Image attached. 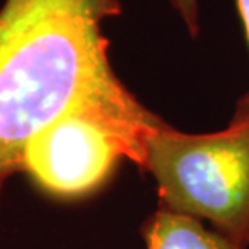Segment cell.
I'll use <instances>...</instances> for the list:
<instances>
[{
    "instance_id": "cell-1",
    "label": "cell",
    "mask_w": 249,
    "mask_h": 249,
    "mask_svg": "<svg viewBox=\"0 0 249 249\" xmlns=\"http://www.w3.org/2000/svg\"><path fill=\"white\" fill-rule=\"evenodd\" d=\"M122 0H5L0 8V189L28 142L113 74L102 24Z\"/></svg>"
},
{
    "instance_id": "cell-2",
    "label": "cell",
    "mask_w": 249,
    "mask_h": 249,
    "mask_svg": "<svg viewBox=\"0 0 249 249\" xmlns=\"http://www.w3.org/2000/svg\"><path fill=\"white\" fill-rule=\"evenodd\" d=\"M162 123L113 73L28 142L21 172L55 196H83L122 160L144 170L149 139Z\"/></svg>"
},
{
    "instance_id": "cell-3",
    "label": "cell",
    "mask_w": 249,
    "mask_h": 249,
    "mask_svg": "<svg viewBox=\"0 0 249 249\" xmlns=\"http://www.w3.org/2000/svg\"><path fill=\"white\" fill-rule=\"evenodd\" d=\"M144 170L157 181L160 207L211 220L249 245V92L220 131L185 133L163 122L149 139Z\"/></svg>"
},
{
    "instance_id": "cell-4",
    "label": "cell",
    "mask_w": 249,
    "mask_h": 249,
    "mask_svg": "<svg viewBox=\"0 0 249 249\" xmlns=\"http://www.w3.org/2000/svg\"><path fill=\"white\" fill-rule=\"evenodd\" d=\"M146 249H246L220 231H212L196 217L157 211L144 227Z\"/></svg>"
},
{
    "instance_id": "cell-5",
    "label": "cell",
    "mask_w": 249,
    "mask_h": 249,
    "mask_svg": "<svg viewBox=\"0 0 249 249\" xmlns=\"http://www.w3.org/2000/svg\"><path fill=\"white\" fill-rule=\"evenodd\" d=\"M191 37L201 33V0H168Z\"/></svg>"
},
{
    "instance_id": "cell-6",
    "label": "cell",
    "mask_w": 249,
    "mask_h": 249,
    "mask_svg": "<svg viewBox=\"0 0 249 249\" xmlns=\"http://www.w3.org/2000/svg\"><path fill=\"white\" fill-rule=\"evenodd\" d=\"M236 8H238V15H240L243 29H245V36L249 46V0H235Z\"/></svg>"
}]
</instances>
